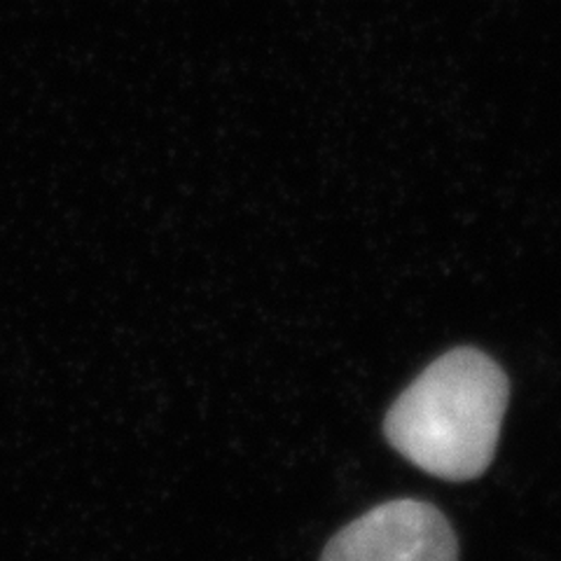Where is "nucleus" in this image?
Segmentation results:
<instances>
[{"instance_id": "f257e3e1", "label": "nucleus", "mask_w": 561, "mask_h": 561, "mask_svg": "<svg viewBox=\"0 0 561 561\" xmlns=\"http://www.w3.org/2000/svg\"><path fill=\"white\" fill-rule=\"evenodd\" d=\"M507 400L503 367L476 346H456L396 398L383 435L428 476L470 482L494 461Z\"/></svg>"}, {"instance_id": "f03ea898", "label": "nucleus", "mask_w": 561, "mask_h": 561, "mask_svg": "<svg viewBox=\"0 0 561 561\" xmlns=\"http://www.w3.org/2000/svg\"><path fill=\"white\" fill-rule=\"evenodd\" d=\"M321 561H459V538L435 505L396 499L346 524Z\"/></svg>"}]
</instances>
